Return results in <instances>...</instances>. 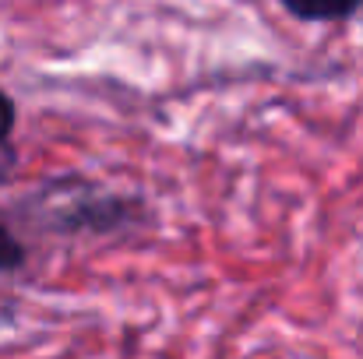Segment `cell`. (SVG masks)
<instances>
[{"mask_svg":"<svg viewBox=\"0 0 363 359\" xmlns=\"http://www.w3.org/2000/svg\"><path fill=\"white\" fill-rule=\"evenodd\" d=\"M28 208H32V219L53 233H110L138 219L141 201L127 194H110L89 180L67 176L32 194Z\"/></svg>","mask_w":363,"mask_h":359,"instance_id":"obj_1","label":"cell"},{"mask_svg":"<svg viewBox=\"0 0 363 359\" xmlns=\"http://www.w3.org/2000/svg\"><path fill=\"white\" fill-rule=\"evenodd\" d=\"M282 11L289 18H296V21H346L350 14L360 11V4L357 0H346V4H321V7H314V4L282 0Z\"/></svg>","mask_w":363,"mask_h":359,"instance_id":"obj_2","label":"cell"},{"mask_svg":"<svg viewBox=\"0 0 363 359\" xmlns=\"http://www.w3.org/2000/svg\"><path fill=\"white\" fill-rule=\"evenodd\" d=\"M25 264V246L7 226H0V271H18Z\"/></svg>","mask_w":363,"mask_h":359,"instance_id":"obj_3","label":"cell"},{"mask_svg":"<svg viewBox=\"0 0 363 359\" xmlns=\"http://www.w3.org/2000/svg\"><path fill=\"white\" fill-rule=\"evenodd\" d=\"M14 123H18L14 99H11L7 92H0V144H7V137L14 134Z\"/></svg>","mask_w":363,"mask_h":359,"instance_id":"obj_4","label":"cell"},{"mask_svg":"<svg viewBox=\"0 0 363 359\" xmlns=\"http://www.w3.org/2000/svg\"><path fill=\"white\" fill-rule=\"evenodd\" d=\"M14 166H18V152H14V148H11V141H7V144H0V187L11 180Z\"/></svg>","mask_w":363,"mask_h":359,"instance_id":"obj_5","label":"cell"}]
</instances>
